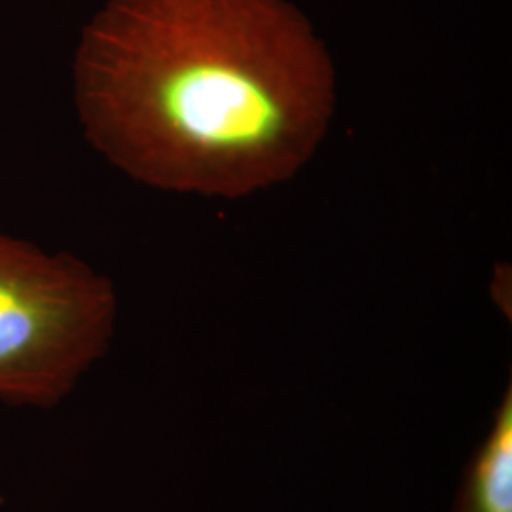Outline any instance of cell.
I'll return each mask as SVG.
<instances>
[{
	"instance_id": "obj_1",
	"label": "cell",
	"mask_w": 512,
	"mask_h": 512,
	"mask_svg": "<svg viewBox=\"0 0 512 512\" xmlns=\"http://www.w3.org/2000/svg\"><path fill=\"white\" fill-rule=\"evenodd\" d=\"M334 101L327 48L287 0H107L74 52L86 141L165 192L241 198L289 181Z\"/></svg>"
},
{
	"instance_id": "obj_2",
	"label": "cell",
	"mask_w": 512,
	"mask_h": 512,
	"mask_svg": "<svg viewBox=\"0 0 512 512\" xmlns=\"http://www.w3.org/2000/svg\"><path fill=\"white\" fill-rule=\"evenodd\" d=\"M116 315L107 275L0 230V403H63L107 355Z\"/></svg>"
},
{
	"instance_id": "obj_3",
	"label": "cell",
	"mask_w": 512,
	"mask_h": 512,
	"mask_svg": "<svg viewBox=\"0 0 512 512\" xmlns=\"http://www.w3.org/2000/svg\"><path fill=\"white\" fill-rule=\"evenodd\" d=\"M454 512H512V385L495 408L492 425L469 459Z\"/></svg>"
}]
</instances>
